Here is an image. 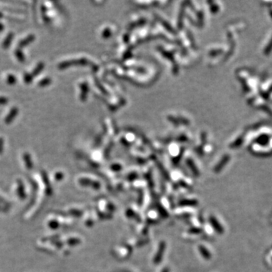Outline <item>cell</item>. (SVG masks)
I'll list each match as a JSON object with an SVG mask.
<instances>
[{
  "label": "cell",
  "mask_w": 272,
  "mask_h": 272,
  "mask_svg": "<svg viewBox=\"0 0 272 272\" xmlns=\"http://www.w3.org/2000/svg\"><path fill=\"white\" fill-rule=\"evenodd\" d=\"M165 247H166L165 243L164 241H161V243H160V245H159L157 252L156 255H155L154 256V258H153V262H154L155 264H160V263L161 262L163 256H164Z\"/></svg>",
  "instance_id": "1"
},
{
  "label": "cell",
  "mask_w": 272,
  "mask_h": 272,
  "mask_svg": "<svg viewBox=\"0 0 272 272\" xmlns=\"http://www.w3.org/2000/svg\"><path fill=\"white\" fill-rule=\"evenodd\" d=\"M198 202L194 199H184L179 201L178 205L180 207H196Z\"/></svg>",
  "instance_id": "2"
},
{
  "label": "cell",
  "mask_w": 272,
  "mask_h": 272,
  "mask_svg": "<svg viewBox=\"0 0 272 272\" xmlns=\"http://www.w3.org/2000/svg\"><path fill=\"white\" fill-rule=\"evenodd\" d=\"M209 221H210V223H211V224L212 225V227H213V228L215 229L217 232H219V233L223 232L222 226L220 225L219 222L216 220L215 217H213V216H211V217L209 218Z\"/></svg>",
  "instance_id": "3"
},
{
  "label": "cell",
  "mask_w": 272,
  "mask_h": 272,
  "mask_svg": "<svg viewBox=\"0 0 272 272\" xmlns=\"http://www.w3.org/2000/svg\"><path fill=\"white\" fill-rule=\"evenodd\" d=\"M81 183L83 184L84 185H91V186L93 187V188L96 189V190L100 189V184L98 183V182H94L93 181L88 180V179H83V180L81 181Z\"/></svg>",
  "instance_id": "4"
},
{
  "label": "cell",
  "mask_w": 272,
  "mask_h": 272,
  "mask_svg": "<svg viewBox=\"0 0 272 272\" xmlns=\"http://www.w3.org/2000/svg\"><path fill=\"white\" fill-rule=\"evenodd\" d=\"M198 249H199V251L200 252L201 255H202V256L203 258H209L211 257L210 253H209V252L208 251V249H207V248H205V246L200 245V246H198Z\"/></svg>",
  "instance_id": "5"
},
{
  "label": "cell",
  "mask_w": 272,
  "mask_h": 272,
  "mask_svg": "<svg viewBox=\"0 0 272 272\" xmlns=\"http://www.w3.org/2000/svg\"><path fill=\"white\" fill-rule=\"evenodd\" d=\"M163 272H169L168 268H165V269L163 271Z\"/></svg>",
  "instance_id": "6"
}]
</instances>
